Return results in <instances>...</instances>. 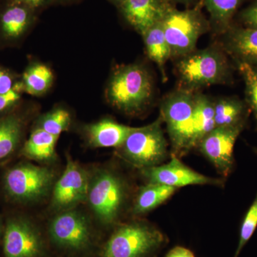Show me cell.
I'll use <instances>...</instances> for the list:
<instances>
[{
	"label": "cell",
	"mask_w": 257,
	"mask_h": 257,
	"mask_svg": "<svg viewBox=\"0 0 257 257\" xmlns=\"http://www.w3.org/2000/svg\"><path fill=\"white\" fill-rule=\"evenodd\" d=\"M180 87L193 92L214 84L232 82V67L224 48L212 45L177 59Z\"/></svg>",
	"instance_id": "cell-1"
},
{
	"label": "cell",
	"mask_w": 257,
	"mask_h": 257,
	"mask_svg": "<svg viewBox=\"0 0 257 257\" xmlns=\"http://www.w3.org/2000/svg\"><path fill=\"white\" fill-rule=\"evenodd\" d=\"M153 92L150 72L143 66L133 64L115 71L108 84L106 96L116 109L133 114L150 104Z\"/></svg>",
	"instance_id": "cell-2"
},
{
	"label": "cell",
	"mask_w": 257,
	"mask_h": 257,
	"mask_svg": "<svg viewBox=\"0 0 257 257\" xmlns=\"http://www.w3.org/2000/svg\"><path fill=\"white\" fill-rule=\"evenodd\" d=\"M195 92L179 87L161 103L160 116L167 125L172 157L179 158L192 150Z\"/></svg>",
	"instance_id": "cell-3"
},
{
	"label": "cell",
	"mask_w": 257,
	"mask_h": 257,
	"mask_svg": "<svg viewBox=\"0 0 257 257\" xmlns=\"http://www.w3.org/2000/svg\"><path fill=\"white\" fill-rule=\"evenodd\" d=\"M160 117L146 126L136 127L119 147L120 156L140 170L160 165L168 156V143Z\"/></svg>",
	"instance_id": "cell-4"
},
{
	"label": "cell",
	"mask_w": 257,
	"mask_h": 257,
	"mask_svg": "<svg viewBox=\"0 0 257 257\" xmlns=\"http://www.w3.org/2000/svg\"><path fill=\"white\" fill-rule=\"evenodd\" d=\"M163 29L172 58L177 60L196 50L198 40L210 30V25L200 8H175L163 20Z\"/></svg>",
	"instance_id": "cell-5"
},
{
	"label": "cell",
	"mask_w": 257,
	"mask_h": 257,
	"mask_svg": "<svg viewBox=\"0 0 257 257\" xmlns=\"http://www.w3.org/2000/svg\"><path fill=\"white\" fill-rule=\"evenodd\" d=\"M126 187L117 174L100 170L89 181L87 202L101 224H114L124 207Z\"/></svg>",
	"instance_id": "cell-6"
},
{
	"label": "cell",
	"mask_w": 257,
	"mask_h": 257,
	"mask_svg": "<svg viewBox=\"0 0 257 257\" xmlns=\"http://www.w3.org/2000/svg\"><path fill=\"white\" fill-rule=\"evenodd\" d=\"M164 235L151 225L134 222L119 226L108 240L104 257H145L165 242Z\"/></svg>",
	"instance_id": "cell-7"
},
{
	"label": "cell",
	"mask_w": 257,
	"mask_h": 257,
	"mask_svg": "<svg viewBox=\"0 0 257 257\" xmlns=\"http://www.w3.org/2000/svg\"><path fill=\"white\" fill-rule=\"evenodd\" d=\"M55 172L49 167L24 163L8 171L5 189L15 200L35 202L48 195L55 185Z\"/></svg>",
	"instance_id": "cell-8"
},
{
	"label": "cell",
	"mask_w": 257,
	"mask_h": 257,
	"mask_svg": "<svg viewBox=\"0 0 257 257\" xmlns=\"http://www.w3.org/2000/svg\"><path fill=\"white\" fill-rule=\"evenodd\" d=\"M246 125L215 127L198 145L201 153L224 177L234 168L235 143Z\"/></svg>",
	"instance_id": "cell-9"
},
{
	"label": "cell",
	"mask_w": 257,
	"mask_h": 257,
	"mask_svg": "<svg viewBox=\"0 0 257 257\" xmlns=\"http://www.w3.org/2000/svg\"><path fill=\"white\" fill-rule=\"evenodd\" d=\"M89 181L87 172L67 156L63 175L52 189V207L60 211L69 210L87 202Z\"/></svg>",
	"instance_id": "cell-10"
},
{
	"label": "cell",
	"mask_w": 257,
	"mask_h": 257,
	"mask_svg": "<svg viewBox=\"0 0 257 257\" xmlns=\"http://www.w3.org/2000/svg\"><path fill=\"white\" fill-rule=\"evenodd\" d=\"M52 241L60 247L82 250L90 243L91 231L87 218L75 209L61 211L50 222Z\"/></svg>",
	"instance_id": "cell-11"
},
{
	"label": "cell",
	"mask_w": 257,
	"mask_h": 257,
	"mask_svg": "<svg viewBox=\"0 0 257 257\" xmlns=\"http://www.w3.org/2000/svg\"><path fill=\"white\" fill-rule=\"evenodd\" d=\"M141 172L148 183L164 184L177 189L189 185L217 186L223 184L221 179L198 173L175 157H172L168 163L143 169Z\"/></svg>",
	"instance_id": "cell-12"
},
{
	"label": "cell",
	"mask_w": 257,
	"mask_h": 257,
	"mask_svg": "<svg viewBox=\"0 0 257 257\" xmlns=\"http://www.w3.org/2000/svg\"><path fill=\"white\" fill-rule=\"evenodd\" d=\"M43 241L37 228L23 219H14L7 225L4 238L6 257H40Z\"/></svg>",
	"instance_id": "cell-13"
},
{
	"label": "cell",
	"mask_w": 257,
	"mask_h": 257,
	"mask_svg": "<svg viewBox=\"0 0 257 257\" xmlns=\"http://www.w3.org/2000/svg\"><path fill=\"white\" fill-rule=\"evenodd\" d=\"M118 7L125 20L142 35L175 8L170 0H124Z\"/></svg>",
	"instance_id": "cell-14"
},
{
	"label": "cell",
	"mask_w": 257,
	"mask_h": 257,
	"mask_svg": "<svg viewBox=\"0 0 257 257\" xmlns=\"http://www.w3.org/2000/svg\"><path fill=\"white\" fill-rule=\"evenodd\" d=\"M223 35L221 47L228 55L257 68V29L232 26Z\"/></svg>",
	"instance_id": "cell-15"
},
{
	"label": "cell",
	"mask_w": 257,
	"mask_h": 257,
	"mask_svg": "<svg viewBox=\"0 0 257 257\" xmlns=\"http://www.w3.org/2000/svg\"><path fill=\"white\" fill-rule=\"evenodd\" d=\"M136 127L119 124L111 119H103L84 127L89 146L94 148H119Z\"/></svg>",
	"instance_id": "cell-16"
},
{
	"label": "cell",
	"mask_w": 257,
	"mask_h": 257,
	"mask_svg": "<svg viewBox=\"0 0 257 257\" xmlns=\"http://www.w3.org/2000/svg\"><path fill=\"white\" fill-rule=\"evenodd\" d=\"M216 127L246 124L250 110L246 101L236 96H223L214 100Z\"/></svg>",
	"instance_id": "cell-17"
},
{
	"label": "cell",
	"mask_w": 257,
	"mask_h": 257,
	"mask_svg": "<svg viewBox=\"0 0 257 257\" xmlns=\"http://www.w3.org/2000/svg\"><path fill=\"white\" fill-rule=\"evenodd\" d=\"M215 127L214 100L205 94L196 92L193 114L192 149L197 147L201 140Z\"/></svg>",
	"instance_id": "cell-18"
},
{
	"label": "cell",
	"mask_w": 257,
	"mask_h": 257,
	"mask_svg": "<svg viewBox=\"0 0 257 257\" xmlns=\"http://www.w3.org/2000/svg\"><path fill=\"white\" fill-rule=\"evenodd\" d=\"M143 37L147 55L158 66L164 80H167L165 65L172 58V54L164 32L163 21L147 30Z\"/></svg>",
	"instance_id": "cell-19"
},
{
	"label": "cell",
	"mask_w": 257,
	"mask_h": 257,
	"mask_svg": "<svg viewBox=\"0 0 257 257\" xmlns=\"http://www.w3.org/2000/svg\"><path fill=\"white\" fill-rule=\"evenodd\" d=\"M244 0H203L209 15L210 30L224 35L232 25L233 17Z\"/></svg>",
	"instance_id": "cell-20"
},
{
	"label": "cell",
	"mask_w": 257,
	"mask_h": 257,
	"mask_svg": "<svg viewBox=\"0 0 257 257\" xmlns=\"http://www.w3.org/2000/svg\"><path fill=\"white\" fill-rule=\"evenodd\" d=\"M57 139V137L37 127L24 145L23 155L37 162H52L56 157Z\"/></svg>",
	"instance_id": "cell-21"
},
{
	"label": "cell",
	"mask_w": 257,
	"mask_h": 257,
	"mask_svg": "<svg viewBox=\"0 0 257 257\" xmlns=\"http://www.w3.org/2000/svg\"><path fill=\"white\" fill-rule=\"evenodd\" d=\"M176 190L175 187L160 184L149 183L144 186L135 199L133 212L143 214L153 210L170 199Z\"/></svg>",
	"instance_id": "cell-22"
},
{
	"label": "cell",
	"mask_w": 257,
	"mask_h": 257,
	"mask_svg": "<svg viewBox=\"0 0 257 257\" xmlns=\"http://www.w3.org/2000/svg\"><path fill=\"white\" fill-rule=\"evenodd\" d=\"M23 127V120L17 115L0 119V162L8 160L17 150Z\"/></svg>",
	"instance_id": "cell-23"
},
{
	"label": "cell",
	"mask_w": 257,
	"mask_h": 257,
	"mask_svg": "<svg viewBox=\"0 0 257 257\" xmlns=\"http://www.w3.org/2000/svg\"><path fill=\"white\" fill-rule=\"evenodd\" d=\"M13 4L2 15L1 26L5 35L15 38L28 29L33 19L32 12L35 10L25 5Z\"/></svg>",
	"instance_id": "cell-24"
},
{
	"label": "cell",
	"mask_w": 257,
	"mask_h": 257,
	"mask_svg": "<svg viewBox=\"0 0 257 257\" xmlns=\"http://www.w3.org/2000/svg\"><path fill=\"white\" fill-rule=\"evenodd\" d=\"M53 79V73L48 67L36 64L24 73V86L27 92L32 95H40L48 90Z\"/></svg>",
	"instance_id": "cell-25"
},
{
	"label": "cell",
	"mask_w": 257,
	"mask_h": 257,
	"mask_svg": "<svg viewBox=\"0 0 257 257\" xmlns=\"http://www.w3.org/2000/svg\"><path fill=\"white\" fill-rule=\"evenodd\" d=\"M245 84V101L253 113L257 126V68L244 62H236Z\"/></svg>",
	"instance_id": "cell-26"
},
{
	"label": "cell",
	"mask_w": 257,
	"mask_h": 257,
	"mask_svg": "<svg viewBox=\"0 0 257 257\" xmlns=\"http://www.w3.org/2000/svg\"><path fill=\"white\" fill-rule=\"evenodd\" d=\"M70 124L71 116L69 111L57 109L42 116L37 128L59 138L61 134L69 130Z\"/></svg>",
	"instance_id": "cell-27"
},
{
	"label": "cell",
	"mask_w": 257,
	"mask_h": 257,
	"mask_svg": "<svg viewBox=\"0 0 257 257\" xmlns=\"http://www.w3.org/2000/svg\"><path fill=\"white\" fill-rule=\"evenodd\" d=\"M257 226V194L254 200L243 218L240 229L239 243L234 257H238L243 246L249 241Z\"/></svg>",
	"instance_id": "cell-28"
},
{
	"label": "cell",
	"mask_w": 257,
	"mask_h": 257,
	"mask_svg": "<svg viewBox=\"0 0 257 257\" xmlns=\"http://www.w3.org/2000/svg\"><path fill=\"white\" fill-rule=\"evenodd\" d=\"M240 18L246 28L257 29V0L243 10Z\"/></svg>",
	"instance_id": "cell-29"
},
{
	"label": "cell",
	"mask_w": 257,
	"mask_h": 257,
	"mask_svg": "<svg viewBox=\"0 0 257 257\" xmlns=\"http://www.w3.org/2000/svg\"><path fill=\"white\" fill-rule=\"evenodd\" d=\"M20 99V94L17 87H13L10 92L0 94V112L14 105Z\"/></svg>",
	"instance_id": "cell-30"
},
{
	"label": "cell",
	"mask_w": 257,
	"mask_h": 257,
	"mask_svg": "<svg viewBox=\"0 0 257 257\" xmlns=\"http://www.w3.org/2000/svg\"><path fill=\"white\" fill-rule=\"evenodd\" d=\"M13 88V79L9 74L0 68V94L10 92Z\"/></svg>",
	"instance_id": "cell-31"
},
{
	"label": "cell",
	"mask_w": 257,
	"mask_h": 257,
	"mask_svg": "<svg viewBox=\"0 0 257 257\" xmlns=\"http://www.w3.org/2000/svg\"><path fill=\"white\" fill-rule=\"evenodd\" d=\"M166 257H195L192 251L183 246H175L171 249Z\"/></svg>",
	"instance_id": "cell-32"
},
{
	"label": "cell",
	"mask_w": 257,
	"mask_h": 257,
	"mask_svg": "<svg viewBox=\"0 0 257 257\" xmlns=\"http://www.w3.org/2000/svg\"><path fill=\"white\" fill-rule=\"evenodd\" d=\"M50 0H14L13 3L23 4L30 7L32 9H40L42 6L47 4Z\"/></svg>",
	"instance_id": "cell-33"
},
{
	"label": "cell",
	"mask_w": 257,
	"mask_h": 257,
	"mask_svg": "<svg viewBox=\"0 0 257 257\" xmlns=\"http://www.w3.org/2000/svg\"><path fill=\"white\" fill-rule=\"evenodd\" d=\"M171 3L175 4H182L184 5H190L197 2V0H170Z\"/></svg>",
	"instance_id": "cell-34"
},
{
	"label": "cell",
	"mask_w": 257,
	"mask_h": 257,
	"mask_svg": "<svg viewBox=\"0 0 257 257\" xmlns=\"http://www.w3.org/2000/svg\"><path fill=\"white\" fill-rule=\"evenodd\" d=\"M112 3H114V4L116 5H119L121 2L124 1V0H111Z\"/></svg>",
	"instance_id": "cell-35"
},
{
	"label": "cell",
	"mask_w": 257,
	"mask_h": 257,
	"mask_svg": "<svg viewBox=\"0 0 257 257\" xmlns=\"http://www.w3.org/2000/svg\"><path fill=\"white\" fill-rule=\"evenodd\" d=\"M253 151H254L255 153L257 155V148L253 149Z\"/></svg>",
	"instance_id": "cell-36"
},
{
	"label": "cell",
	"mask_w": 257,
	"mask_h": 257,
	"mask_svg": "<svg viewBox=\"0 0 257 257\" xmlns=\"http://www.w3.org/2000/svg\"><path fill=\"white\" fill-rule=\"evenodd\" d=\"M61 1H67V2H69V1H74V0H61Z\"/></svg>",
	"instance_id": "cell-37"
}]
</instances>
